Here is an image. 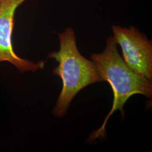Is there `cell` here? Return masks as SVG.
Segmentation results:
<instances>
[{"mask_svg": "<svg viewBox=\"0 0 152 152\" xmlns=\"http://www.w3.org/2000/svg\"><path fill=\"white\" fill-rule=\"evenodd\" d=\"M59 50L50 53L48 57L59 63L53 73L60 77L63 87L53 112L55 116L62 117L77 93L91 84L104 80L94 61L80 54L72 28H67L59 33Z\"/></svg>", "mask_w": 152, "mask_h": 152, "instance_id": "1", "label": "cell"}, {"mask_svg": "<svg viewBox=\"0 0 152 152\" xmlns=\"http://www.w3.org/2000/svg\"><path fill=\"white\" fill-rule=\"evenodd\" d=\"M91 59L104 81L110 84L114 95L112 108L102 126L90 136L91 139L94 140L104 136L105 125L109 117L115 111L119 110L122 115L124 114V107L132 95L141 94L151 99L152 83V81L135 73L126 65L118 51L117 44L113 36L107 38L103 51L100 54H92Z\"/></svg>", "mask_w": 152, "mask_h": 152, "instance_id": "2", "label": "cell"}, {"mask_svg": "<svg viewBox=\"0 0 152 152\" xmlns=\"http://www.w3.org/2000/svg\"><path fill=\"white\" fill-rule=\"evenodd\" d=\"M113 37L122 50L123 59L133 72L152 80V42L134 27H112Z\"/></svg>", "mask_w": 152, "mask_h": 152, "instance_id": "3", "label": "cell"}, {"mask_svg": "<svg viewBox=\"0 0 152 152\" xmlns=\"http://www.w3.org/2000/svg\"><path fill=\"white\" fill-rule=\"evenodd\" d=\"M27 0H0V62L7 61L15 65L23 73L44 68L45 62L35 63L19 58L15 53L12 44L16 9Z\"/></svg>", "mask_w": 152, "mask_h": 152, "instance_id": "4", "label": "cell"}]
</instances>
